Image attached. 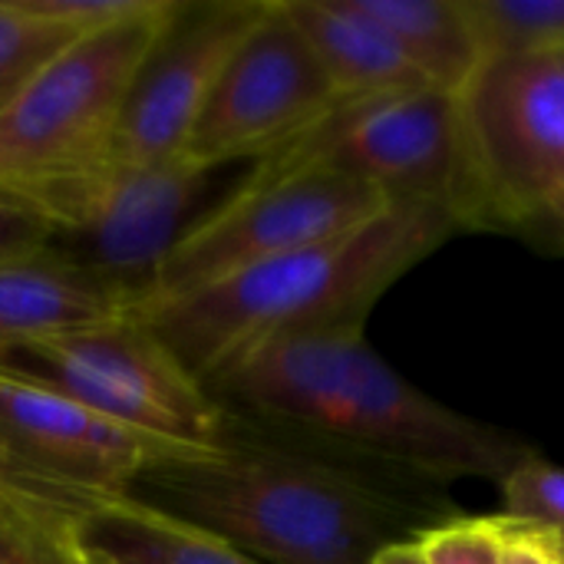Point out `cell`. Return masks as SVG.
<instances>
[{"label":"cell","instance_id":"30bf717a","mask_svg":"<svg viewBox=\"0 0 564 564\" xmlns=\"http://www.w3.org/2000/svg\"><path fill=\"white\" fill-rule=\"evenodd\" d=\"M337 93L288 17L268 0L258 23L225 63L185 155L212 165H258L337 106Z\"/></svg>","mask_w":564,"mask_h":564},{"label":"cell","instance_id":"cb8c5ba5","mask_svg":"<svg viewBox=\"0 0 564 564\" xmlns=\"http://www.w3.org/2000/svg\"><path fill=\"white\" fill-rule=\"evenodd\" d=\"M499 535H502V564H549L542 535L529 522H516L506 516H496Z\"/></svg>","mask_w":564,"mask_h":564},{"label":"cell","instance_id":"5b68a950","mask_svg":"<svg viewBox=\"0 0 564 564\" xmlns=\"http://www.w3.org/2000/svg\"><path fill=\"white\" fill-rule=\"evenodd\" d=\"M0 377L59 393L178 449H212L231 440L228 410L132 314L0 344Z\"/></svg>","mask_w":564,"mask_h":564},{"label":"cell","instance_id":"e0dca14e","mask_svg":"<svg viewBox=\"0 0 564 564\" xmlns=\"http://www.w3.org/2000/svg\"><path fill=\"white\" fill-rule=\"evenodd\" d=\"M0 564H89L69 519L0 482Z\"/></svg>","mask_w":564,"mask_h":564},{"label":"cell","instance_id":"2e32d148","mask_svg":"<svg viewBox=\"0 0 564 564\" xmlns=\"http://www.w3.org/2000/svg\"><path fill=\"white\" fill-rule=\"evenodd\" d=\"M390 33L426 86L459 96L486 63L466 0H354Z\"/></svg>","mask_w":564,"mask_h":564},{"label":"cell","instance_id":"484cf974","mask_svg":"<svg viewBox=\"0 0 564 564\" xmlns=\"http://www.w3.org/2000/svg\"><path fill=\"white\" fill-rule=\"evenodd\" d=\"M535 529H539V525H535ZM539 535H542V545H545L549 564H564V539L562 535H555V532H549V529H539Z\"/></svg>","mask_w":564,"mask_h":564},{"label":"cell","instance_id":"52a82bcc","mask_svg":"<svg viewBox=\"0 0 564 564\" xmlns=\"http://www.w3.org/2000/svg\"><path fill=\"white\" fill-rule=\"evenodd\" d=\"M162 10L76 36L0 112V188H33L109 159V145L165 17Z\"/></svg>","mask_w":564,"mask_h":564},{"label":"cell","instance_id":"ba28073f","mask_svg":"<svg viewBox=\"0 0 564 564\" xmlns=\"http://www.w3.org/2000/svg\"><path fill=\"white\" fill-rule=\"evenodd\" d=\"M390 205L377 185L334 169L261 172L254 165L248 182L175 245L142 311L357 231Z\"/></svg>","mask_w":564,"mask_h":564},{"label":"cell","instance_id":"6da1fadb","mask_svg":"<svg viewBox=\"0 0 564 564\" xmlns=\"http://www.w3.org/2000/svg\"><path fill=\"white\" fill-rule=\"evenodd\" d=\"M367 321L294 330L225 367L205 390L268 420L307 430L426 479H492L532 446L463 416L403 380L364 334Z\"/></svg>","mask_w":564,"mask_h":564},{"label":"cell","instance_id":"8992f818","mask_svg":"<svg viewBox=\"0 0 564 564\" xmlns=\"http://www.w3.org/2000/svg\"><path fill=\"white\" fill-rule=\"evenodd\" d=\"M258 169H334L377 185L393 205H420L449 215L459 228H486L463 106L443 89L337 102Z\"/></svg>","mask_w":564,"mask_h":564},{"label":"cell","instance_id":"8fae6325","mask_svg":"<svg viewBox=\"0 0 564 564\" xmlns=\"http://www.w3.org/2000/svg\"><path fill=\"white\" fill-rule=\"evenodd\" d=\"M178 446L126 430L59 393L0 377V482L33 499L126 496Z\"/></svg>","mask_w":564,"mask_h":564},{"label":"cell","instance_id":"9a60e30c","mask_svg":"<svg viewBox=\"0 0 564 564\" xmlns=\"http://www.w3.org/2000/svg\"><path fill=\"white\" fill-rule=\"evenodd\" d=\"M281 7L307 36L340 102L433 89L354 0H281Z\"/></svg>","mask_w":564,"mask_h":564},{"label":"cell","instance_id":"5bb4252c","mask_svg":"<svg viewBox=\"0 0 564 564\" xmlns=\"http://www.w3.org/2000/svg\"><path fill=\"white\" fill-rule=\"evenodd\" d=\"M132 307L69 258L40 248L0 264V344L129 317Z\"/></svg>","mask_w":564,"mask_h":564},{"label":"cell","instance_id":"3957f363","mask_svg":"<svg viewBox=\"0 0 564 564\" xmlns=\"http://www.w3.org/2000/svg\"><path fill=\"white\" fill-rule=\"evenodd\" d=\"M456 231L459 225L443 212L390 205L357 231L248 268L132 317L208 387L225 367L271 337L367 321L383 291Z\"/></svg>","mask_w":564,"mask_h":564},{"label":"cell","instance_id":"9c48e42d","mask_svg":"<svg viewBox=\"0 0 564 564\" xmlns=\"http://www.w3.org/2000/svg\"><path fill=\"white\" fill-rule=\"evenodd\" d=\"M486 225H535L564 195V53L489 56L459 93Z\"/></svg>","mask_w":564,"mask_h":564},{"label":"cell","instance_id":"277c9868","mask_svg":"<svg viewBox=\"0 0 564 564\" xmlns=\"http://www.w3.org/2000/svg\"><path fill=\"white\" fill-rule=\"evenodd\" d=\"M251 172L254 165H212L192 155L106 159L20 195L43 215L46 248L109 284L135 314L149 304L175 245L225 205Z\"/></svg>","mask_w":564,"mask_h":564},{"label":"cell","instance_id":"4316f807","mask_svg":"<svg viewBox=\"0 0 564 564\" xmlns=\"http://www.w3.org/2000/svg\"><path fill=\"white\" fill-rule=\"evenodd\" d=\"M542 221H549L552 228H555V235L562 238V245H564V195H558L555 202H552V208L545 212V218Z\"/></svg>","mask_w":564,"mask_h":564},{"label":"cell","instance_id":"44dd1931","mask_svg":"<svg viewBox=\"0 0 564 564\" xmlns=\"http://www.w3.org/2000/svg\"><path fill=\"white\" fill-rule=\"evenodd\" d=\"M426 564H502V535L492 519H453L436 522L416 535Z\"/></svg>","mask_w":564,"mask_h":564},{"label":"cell","instance_id":"4fadbf2b","mask_svg":"<svg viewBox=\"0 0 564 564\" xmlns=\"http://www.w3.org/2000/svg\"><path fill=\"white\" fill-rule=\"evenodd\" d=\"M56 506L89 564H264L129 496L40 499Z\"/></svg>","mask_w":564,"mask_h":564},{"label":"cell","instance_id":"ac0fdd59","mask_svg":"<svg viewBox=\"0 0 564 564\" xmlns=\"http://www.w3.org/2000/svg\"><path fill=\"white\" fill-rule=\"evenodd\" d=\"M486 59L564 53V0H466Z\"/></svg>","mask_w":564,"mask_h":564},{"label":"cell","instance_id":"d6986e66","mask_svg":"<svg viewBox=\"0 0 564 564\" xmlns=\"http://www.w3.org/2000/svg\"><path fill=\"white\" fill-rule=\"evenodd\" d=\"M76 33L30 17L17 0H0V112Z\"/></svg>","mask_w":564,"mask_h":564},{"label":"cell","instance_id":"603a6c76","mask_svg":"<svg viewBox=\"0 0 564 564\" xmlns=\"http://www.w3.org/2000/svg\"><path fill=\"white\" fill-rule=\"evenodd\" d=\"M46 238L43 215L20 192L0 188V264L46 248Z\"/></svg>","mask_w":564,"mask_h":564},{"label":"cell","instance_id":"7a4b0ae2","mask_svg":"<svg viewBox=\"0 0 564 564\" xmlns=\"http://www.w3.org/2000/svg\"><path fill=\"white\" fill-rule=\"evenodd\" d=\"M126 496L264 564H370L383 549L423 535L410 529L406 506L370 482L235 436L152 459Z\"/></svg>","mask_w":564,"mask_h":564},{"label":"cell","instance_id":"ffe728a7","mask_svg":"<svg viewBox=\"0 0 564 564\" xmlns=\"http://www.w3.org/2000/svg\"><path fill=\"white\" fill-rule=\"evenodd\" d=\"M506 519L549 529L564 539V466L549 463L535 449L499 479Z\"/></svg>","mask_w":564,"mask_h":564},{"label":"cell","instance_id":"d4e9b609","mask_svg":"<svg viewBox=\"0 0 564 564\" xmlns=\"http://www.w3.org/2000/svg\"><path fill=\"white\" fill-rule=\"evenodd\" d=\"M370 564H426V562H423L420 545H416V539H413V542H397V545L383 549V552H380V555H377Z\"/></svg>","mask_w":564,"mask_h":564},{"label":"cell","instance_id":"7c38bea8","mask_svg":"<svg viewBox=\"0 0 564 564\" xmlns=\"http://www.w3.org/2000/svg\"><path fill=\"white\" fill-rule=\"evenodd\" d=\"M268 0H178L126 96L109 162L185 155L195 122Z\"/></svg>","mask_w":564,"mask_h":564},{"label":"cell","instance_id":"7402d4cb","mask_svg":"<svg viewBox=\"0 0 564 564\" xmlns=\"http://www.w3.org/2000/svg\"><path fill=\"white\" fill-rule=\"evenodd\" d=\"M30 17L56 23L76 36L149 17L162 10L169 0H17Z\"/></svg>","mask_w":564,"mask_h":564}]
</instances>
